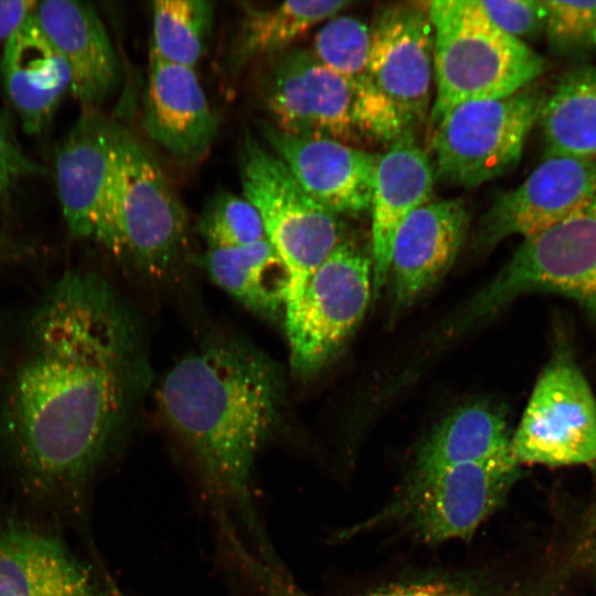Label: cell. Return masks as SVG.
<instances>
[{
    "mask_svg": "<svg viewBox=\"0 0 596 596\" xmlns=\"http://www.w3.org/2000/svg\"><path fill=\"white\" fill-rule=\"evenodd\" d=\"M45 169L20 147L11 116L0 110V198L20 180L41 174Z\"/></svg>",
    "mask_w": 596,
    "mask_h": 596,
    "instance_id": "1f68e13d",
    "label": "cell"
},
{
    "mask_svg": "<svg viewBox=\"0 0 596 596\" xmlns=\"http://www.w3.org/2000/svg\"><path fill=\"white\" fill-rule=\"evenodd\" d=\"M119 129L96 107H86L56 149L57 196L73 236H96Z\"/></svg>",
    "mask_w": 596,
    "mask_h": 596,
    "instance_id": "e0dca14e",
    "label": "cell"
},
{
    "mask_svg": "<svg viewBox=\"0 0 596 596\" xmlns=\"http://www.w3.org/2000/svg\"><path fill=\"white\" fill-rule=\"evenodd\" d=\"M585 524H586V534H589V533H593V532H596V508L593 509L588 514H587V518L585 520Z\"/></svg>",
    "mask_w": 596,
    "mask_h": 596,
    "instance_id": "e575fe53",
    "label": "cell"
},
{
    "mask_svg": "<svg viewBox=\"0 0 596 596\" xmlns=\"http://www.w3.org/2000/svg\"><path fill=\"white\" fill-rule=\"evenodd\" d=\"M433 163L414 134H406L379 155L371 200L372 294L379 297L390 275L395 236L403 222L430 200Z\"/></svg>",
    "mask_w": 596,
    "mask_h": 596,
    "instance_id": "44dd1931",
    "label": "cell"
},
{
    "mask_svg": "<svg viewBox=\"0 0 596 596\" xmlns=\"http://www.w3.org/2000/svg\"><path fill=\"white\" fill-rule=\"evenodd\" d=\"M370 33L369 77L415 132L428 115L434 77V29L428 1L381 6Z\"/></svg>",
    "mask_w": 596,
    "mask_h": 596,
    "instance_id": "7c38bea8",
    "label": "cell"
},
{
    "mask_svg": "<svg viewBox=\"0 0 596 596\" xmlns=\"http://www.w3.org/2000/svg\"><path fill=\"white\" fill-rule=\"evenodd\" d=\"M594 198L596 159L544 156L520 185L494 200L481 219L478 241L489 247L511 235L531 237Z\"/></svg>",
    "mask_w": 596,
    "mask_h": 596,
    "instance_id": "5bb4252c",
    "label": "cell"
},
{
    "mask_svg": "<svg viewBox=\"0 0 596 596\" xmlns=\"http://www.w3.org/2000/svg\"><path fill=\"white\" fill-rule=\"evenodd\" d=\"M199 231L207 248H227L266 240L262 219L244 196L220 190L206 202Z\"/></svg>",
    "mask_w": 596,
    "mask_h": 596,
    "instance_id": "f1b7e54d",
    "label": "cell"
},
{
    "mask_svg": "<svg viewBox=\"0 0 596 596\" xmlns=\"http://www.w3.org/2000/svg\"><path fill=\"white\" fill-rule=\"evenodd\" d=\"M240 178L243 196L257 210L266 240L287 269L286 311L344 237L341 219L310 198L286 164L249 131L240 149Z\"/></svg>",
    "mask_w": 596,
    "mask_h": 596,
    "instance_id": "8992f818",
    "label": "cell"
},
{
    "mask_svg": "<svg viewBox=\"0 0 596 596\" xmlns=\"http://www.w3.org/2000/svg\"><path fill=\"white\" fill-rule=\"evenodd\" d=\"M531 292L554 294L596 316V198L524 238L497 277L468 305L464 322Z\"/></svg>",
    "mask_w": 596,
    "mask_h": 596,
    "instance_id": "ba28073f",
    "label": "cell"
},
{
    "mask_svg": "<svg viewBox=\"0 0 596 596\" xmlns=\"http://www.w3.org/2000/svg\"><path fill=\"white\" fill-rule=\"evenodd\" d=\"M428 14L436 83L430 127L464 103L512 95L545 70L544 58L494 26L477 0L428 1Z\"/></svg>",
    "mask_w": 596,
    "mask_h": 596,
    "instance_id": "277c9868",
    "label": "cell"
},
{
    "mask_svg": "<svg viewBox=\"0 0 596 596\" xmlns=\"http://www.w3.org/2000/svg\"><path fill=\"white\" fill-rule=\"evenodd\" d=\"M259 131L316 202L339 216L370 211L377 153L332 139L286 135L268 121L260 123Z\"/></svg>",
    "mask_w": 596,
    "mask_h": 596,
    "instance_id": "9a60e30c",
    "label": "cell"
},
{
    "mask_svg": "<svg viewBox=\"0 0 596 596\" xmlns=\"http://www.w3.org/2000/svg\"><path fill=\"white\" fill-rule=\"evenodd\" d=\"M187 238L185 210L161 166L120 126L95 240L161 277L182 256Z\"/></svg>",
    "mask_w": 596,
    "mask_h": 596,
    "instance_id": "3957f363",
    "label": "cell"
},
{
    "mask_svg": "<svg viewBox=\"0 0 596 596\" xmlns=\"http://www.w3.org/2000/svg\"><path fill=\"white\" fill-rule=\"evenodd\" d=\"M0 73L7 97L25 132H42L71 91L67 64L39 26L34 14L4 42Z\"/></svg>",
    "mask_w": 596,
    "mask_h": 596,
    "instance_id": "7402d4cb",
    "label": "cell"
},
{
    "mask_svg": "<svg viewBox=\"0 0 596 596\" xmlns=\"http://www.w3.org/2000/svg\"><path fill=\"white\" fill-rule=\"evenodd\" d=\"M202 263L213 283L246 309L269 320L284 319L289 276L267 240L207 248Z\"/></svg>",
    "mask_w": 596,
    "mask_h": 596,
    "instance_id": "cb8c5ba5",
    "label": "cell"
},
{
    "mask_svg": "<svg viewBox=\"0 0 596 596\" xmlns=\"http://www.w3.org/2000/svg\"><path fill=\"white\" fill-rule=\"evenodd\" d=\"M467 225L466 204L459 198L428 201L403 222L390 268L397 306L413 304L449 270Z\"/></svg>",
    "mask_w": 596,
    "mask_h": 596,
    "instance_id": "d6986e66",
    "label": "cell"
},
{
    "mask_svg": "<svg viewBox=\"0 0 596 596\" xmlns=\"http://www.w3.org/2000/svg\"><path fill=\"white\" fill-rule=\"evenodd\" d=\"M257 95L277 130L305 138L365 143L354 84L304 49H288L262 61Z\"/></svg>",
    "mask_w": 596,
    "mask_h": 596,
    "instance_id": "30bf717a",
    "label": "cell"
},
{
    "mask_svg": "<svg viewBox=\"0 0 596 596\" xmlns=\"http://www.w3.org/2000/svg\"><path fill=\"white\" fill-rule=\"evenodd\" d=\"M370 28L350 15L331 18L316 34L311 53L352 84L368 81Z\"/></svg>",
    "mask_w": 596,
    "mask_h": 596,
    "instance_id": "83f0119b",
    "label": "cell"
},
{
    "mask_svg": "<svg viewBox=\"0 0 596 596\" xmlns=\"http://www.w3.org/2000/svg\"><path fill=\"white\" fill-rule=\"evenodd\" d=\"M350 0L285 1L272 7L246 4L227 64L237 73L256 61H264L289 45L315 24L336 17Z\"/></svg>",
    "mask_w": 596,
    "mask_h": 596,
    "instance_id": "d4e9b609",
    "label": "cell"
},
{
    "mask_svg": "<svg viewBox=\"0 0 596 596\" xmlns=\"http://www.w3.org/2000/svg\"><path fill=\"white\" fill-rule=\"evenodd\" d=\"M581 552L525 574L489 567L430 570L406 575L350 596H568V585L582 564ZM255 587L264 596H313L287 573L259 570Z\"/></svg>",
    "mask_w": 596,
    "mask_h": 596,
    "instance_id": "4fadbf2b",
    "label": "cell"
},
{
    "mask_svg": "<svg viewBox=\"0 0 596 596\" xmlns=\"http://www.w3.org/2000/svg\"><path fill=\"white\" fill-rule=\"evenodd\" d=\"M214 2L205 0H158L151 4L150 54L194 68L209 45Z\"/></svg>",
    "mask_w": 596,
    "mask_h": 596,
    "instance_id": "4316f807",
    "label": "cell"
},
{
    "mask_svg": "<svg viewBox=\"0 0 596 596\" xmlns=\"http://www.w3.org/2000/svg\"><path fill=\"white\" fill-rule=\"evenodd\" d=\"M36 4L32 0H0V41L9 40L32 15Z\"/></svg>",
    "mask_w": 596,
    "mask_h": 596,
    "instance_id": "d6a6232c",
    "label": "cell"
},
{
    "mask_svg": "<svg viewBox=\"0 0 596 596\" xmlns=\"http://www.w3.org/2000/svg\"><path fill=\"white\" fill-rule=\"evenodd\" d=\"M25 336L3 398L4 445L35 496L79 499L126 411L132 329L105 281L71 273L46 292Z\"/></svg>",
    "mask_w": 596,
    "mask_h": 596,
    "instance_id": "6da1fadb",
    "label": "cell"
},
{
    "mask_svg": "<svg viewBox=\"0 0 596 596\" xmlns=\"http://www.w3.org/2000/svg\"><path fill=\"white\" fill-rule=\"evenodd\" d=\"M584 541V565H588L596 578V532L589 533Z\"/></svg>",
    "mask_w": 596,
    "mask_h": 596,
    "instance_id": "836d02e7",
    "label": "cell"
},
{
    "mask_svg": "<svg viewBox=\"0 0 596 596\" xmlns=\"http://www.w3.org/2000/svg\"><path fill=\"white\" fill-rule=\"evenodd\" d=\"M35 20L68 66L71 93L83 108L96 107L117 88V53L96 9L88 2H38Z\"/></svg>",
    "mask_w": 596,
    "mask_h": 596,
    "instance_id": "ffe728a7",
    "label": "cell"
},
{
    "mask_svg": "<svg viewBox=\"0 0 596 596\" xmlns=\"http://www.w3.org/2000/svg\"><path fill=\"white\" fill-rule=\"evenodd\" d=\"M551 49L573 52L596 45V1H544Z\"/></svg>",
    "mask_w": 596,
    "mask_h": 596,
    "instance_id": "f546056e",
    "label": "cell"
},
{
    "mask_svg": "<svg viewBox=\"0 0 596 596\" xmlns=\"http://www.w3.org/2000/svg\"><path fill=\"white\" fill-rule=\"evenodd\" d=\"M0 596H125L58 538L26 523L0 525Z\"/></svg>",
    "mask_w": 596,
    "mask_h": 596,
    "instance_id": "2e32d148",
    "label": "cell"
},
{
    "mask_svg": "<svg viewBox=\"0 0 596 596\" xmlns=\"http://www.w3.org/2000/svg\"><path fill=\"white\" fill-rule=\"evenodd\" d=\"M511 451L521 466L596 462V397L566 348L541 372L511 436Z\"/></svg>",
    "mask_w": 596,
    "mask_h": 596,
    "instance_id": "8fae6325",
    "label": "cell"
},
{
    "mask_svg": "<svg viewBox=\"0 0 596 596\" xmlns=\"http://www.w3.org/2000/svg\"><path fill=\"white\" fill-rule=\"evenodd\" d=\"M545 100L532 85L504 97L456 106L433 127L435 178L459 188H476L511 171L540 119Z\"/></svg>",
    "mask_w": 596,
    "mask_h": 596,
    "instance_id": "52a82bcc",
    "label": "cell"
},
{
    "mask_svg": "<svg viewBox=\"0 0 596 596\" xmlns=\"http://www.w3.org/2000/svg\"><path fill=\"white\" fill-rule=\"evenodd\" d=\"M278 365L256 348L220 340L179 360L164 375L158 400L163 419L193 458L221 529L238 519L257 556L276 563L254 498L256 459L278 426L284 381Z\"/></svg>",
    "mask_w": 596,
    "mask_h": 596,
    "instance_id": "7a4b0ae2",
    "label": "cell"
},
{
    "mask_svg": "<svg viewBox=\"0 0 596 596\" xmlns=\"http://www.w3.org/2000/svg\"><path fill=\"white\" fill-rule=\"evenodd\" d=\"M540 121L544 156L596 159V66L566 73L545 97Z\"/></svg>",
    "mask_w": 596,
    "mask_h": 596,
    "instance_id": "484cf974",
    "label": "cell"
},
{
    "mask_svg": "<svg viewBox=\"0 0 596 596\" xmlns=\"http://www.w3.org/2000/svg\"><path fill=\"white\" fill-rule=\"evenodd\" d=\"M502 407L476 401L455 408L419 444L402 485L426 480L458 465L511 449Z\"/></svg>",
    "mask_w": 596,
    "mask_h": 596,
    "instance_id": "603a6c76",
    "label": "cell"
},
{
    "mask_svg": "<svg viewBox=\"0 0 596 596\" xmlns=\"http://www.w3.org/2000/svg\"><path fill=\"white\" fill-rule=\"evenodd\" d=\"M520 477L521 465L511 449L455 466L426 480L401 485L387 504L340 538L398 524L427 544L468 540L503 505Z\"/></svg>",
    "mask_w": 596,
    "mask_h": 596,
    "instance_id": "5b68a950",
    "label": "cell"
},
{
    "mask_svg": "<svg viewBox=\"0 0 596 596\" xmlns=\"http://www.w3.org/2000/svg\"><path fill=\"white\" fill-rule=\"evenodd\" d=\"M371 295L372 259L343 237L285 311L294 374L311 375L333 358L363 318Z\"/></svg>",
    "mask_w": 596,
    "mask_h": 596,
    "instance_id": "9c48e42d",
    "label": "cell"
},
{
    "mask_svg": "<svg viewBox=\"0 0 596 596\" xmlns=\"http://www.w3.org/2000/svg\"><path fill=\"white\" fill-rule=\"evenodd\" d=\"M142 125L178 160L196 162L210 151L217 120L194 68L150 54Z\"/></svg>",
    "mask_w": 596,
    "mask_h": 596,
    "instance_id": "ac0fdd59",
    "label": "cell"
},
{
    "mask_svg": "<svg viewBox=\"0 0 596 596\" xmlns=\"http://www.w3.org/2000/svg\"><path fill=\"white\" fill-rule=\"evenodd\" d=\"M477 3L494 26L519 41L534 38L545 28L544 1L477 0Z\"/></svg>",
    "mask_w": 596,
    "mask_h": 596,
    "instance_id": "4dcf8cb0",
    "label": "cell"
}]
</instances>
